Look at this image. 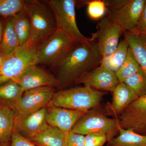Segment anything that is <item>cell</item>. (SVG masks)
<instances>
[{
	"label": "cell",
	"mask_w": 146,
	"mask_h": 146,
	"mask_svg": "<svg viewBox=\"0 0 146 146\" xmlns=\"http://www.w3.org/2000/svg\"><path fill=\"white\" fill-rule=\"evenodd\" d=\"M103 56L95 41L79 43L67 57L55 68L60 87L75 82L84 74L100 65Z\"/></svg>",
	"instance_id": "obj_1"
},
{
	"label": "cell",
	"mask_w": 146,
	"mask_h": 146,
	"mask_svg": "<svg viewBox=\"0 0 146 146\" xmlns=\"http://www.w3.org/2000/svg\"><path fill=\"white\" fill-rule=\"evenodd\" d=\"M78 42L59 30L48 36L37 46V65L56 68L63 62Z\"/></svg>",
	"instance_id": "obj_2"
},
{
	"label": "cell",
	"mask_w": 146,
	"mask_h": 146,
	"mask_svg": "<svg viewBox=\"0 0 146 146\" xmlns=\"http://www.w3.org/2000/svg\"><path fill=\"white\" fill-rule=\"evenodd\" d=\"M25 8L31 27L29 42L37 46L57 30L54 15L48 5L37 0L25 1Z\"/></svg>",
	"instance_id": "obj_3"
},
{
	"label": "cell",
	"mask_w": 146,
	"mask_h": 146,
	"mask_svg": "<svg viewBox=\"0 0 146 146\" xmlns=\"http://www.w3.org/2000/svg\"><path fill=\"white\" fill-rule=\"evenodd\" d=\"M38 45L28 42L13 53L3 56L0 64V85L13 81L38 62Z\"/></svg>",
	"instance_id": "obj_4"
},
{
	"label": "cell",
	"mask_w": 146,
	"mask_h": 146,
	"mask_svg": "<svg viewBox=\"0 0 146 146\" xmlns=\"http://www.w3.org/2000/svg\"><path fill=\"white\" fill-rule=\"evenodd\" d=\"M104 95L87 86H77L55 92L50 103L66 109L88 111L98 105Z\"/></svg>",
	"instance_id": "obj_5"
},
{
	"label": "cell",
	"mask_w": 146,
	"mask_h": 146,
	"mask_svg": "<svg viewBox=\"0 0 146 146\" xmlns=\"http://www.w3.org/2000/svg\"><path fill=\"white\" fill-rule=\"evenodd\" d=\"M48 5L52 11L57 29L65 33L78 43L93 42L80 32L77 25L76 18V0H50Z\"/></svg>",
	"instance_id": "obj_6"
},
{
	"label": "cell",
	"mask_w": 146,
	"mask_h": 146,
	"mask_svg": "<svg viewBox=\"0 0 146 146\" xmlns=\"http://www.w3.org/2000/svg\"><path fill=\"white\" fill-rule=\"evenodd\" d=\"M119 127L117 118H110L94 108L78 119L71 131L83 136L95 132L104 133L107 136L108 142L118 135Z\"/></svg>",
	"instance_id": "obj_7"
},
{
	"label": "cell",
	"mask_w": 146,
	"mask_h": 146,
	"mask_svg": "<svg viewBox=\"0 0 146 146\" xmlns=\"http://www.w3.org/2000/svg\"><path fill=\"white\" fill-rule=\"evenodd\" d=\"M124 31L120 25L106 16L98 23L96 31L91 33V38L93 41H97L100 52L104 57L117 49Z\"/></svg>",
	"instance_id": "obj_8"
},
{
	"label": "cell",
	"mask_w": 146,
	"mask_h": 146,
	"mask_svg": "<svg viewBox=\"0 0 146 146\" xmlns=\"http://www.w3.org/2000/svg\"><path fill=\"white\" fill-rule=\"evenodd\" d=\"M117 119L120 127L146 136V95L132 102Z\"/></svg>",
	"instance_id": "obj_9"
},
{
	"label": "cell",
	"mask_w": 146,
	"mask_h": 146,
	"mask_svg": "<svg viewBox=\"0 0 146 146\" xmlns=\"http://www.w3.org/2000/svg\"><path fill=\"white\" fill-rule=\"evenodd\" d=\"M146 0H128L118 9L107 8V16L120 25L124 31L134 32L144 10Z\"/></svg>",
	"instance_id": "obj_10"
},
{
	"label": "cell",
	"mask_w": 146,
	"mask_h": 146,
	"mask_svg": "<svg viewBox=\"0 0 146 146\" xmlns=\"http://www.w3.org/2000/svg\"><path fill=\"white\" fill-rule=\"evenodd\" d=\"M14 110L13 131L25 138H32L49 126L46 119L47 107L29 114L22 113L15 108Z\"/></svg>",
	"instance_id": "obj_11"
},
{
	"label": "cell",
	"mask_w": 146,
	"mask_h": 146,
	"mask_svg": "<svg viewBox=\"0 0 146 146\" xmlns=\"http://www.w3.org/2000/svg\"><path fill=\"white\" fill-rule=\"evenodd\" d=\"M55 93L54 88L44 86L29 89L14 106V108L25 114H29L46 107Z\"/></svg>",
	"instance_id": "obj_12"
},
{
	"label": "cell",
	"mask_w": 146,
	"mask_h": 146,
	"mask_svg": "<svg viewBox=\"0 0 146 146\" xmlns=\"http://www.w3.org/2000/svg\"><path fill=\"white\" fill-rule=\"evenodd\" d=\"M37 65L31 66L13 81L19 84L24 92L44 86L60 87V83L56 77Z\"/></svg>",
	"instance_id": "obj_13"
},
{
	"label": "cell",
	"mask_w": 146,
	"mask_h": 146,
	"mask_svg": "<svg viewBox=\"0 0 146 146\" xmlns=\"http://www.w3.org/2000/svg\"><path fill=\"white\" fill-rule=\"evenodd\" d=\"M116 74L108 68L100 66L84 74L74 82L96 90L113 92L119 83Z\"/></svg>",
	"instance_id": "obj_14"
},
{
	"label": "cell",
	"mask_w": 146,
	"mask_h": 146,
	"mask_svg": "<svg viewBox=\"0 0 146 146\" xmlns=\"http://www.w3.org/2000/svg\"><path fill=\"white\" fill-rule=\"evenodd\" d=\"M87 111L66 109L50 103L47 106L46 119L49 125L58 128L68 136L77 121Z\"/></svg>",
	"instance_id": "obj_15"
},
{
	"label": "cell",
	"mask_w": 146,
	"mask_h": 146,
	"mask_svg": "<svg viewBox=\"0 0 146 146\" xmlns=\"http://www.w3.org/2000/svg\"><path fill=\"white\" fill-rule=\"evenodd\" d=\"M68 136L58 128L49 125L29 140L36 146H65Z\"/></svg>",
	"instance_id": "obj_16"
},
{
	"label": "cell",
	"mask_w": 146,
	"mask_h": 146,
	"mask_svg": "<svg viewBox=\"0 0 146 146\" xmlns=\"http://www.w3.org/2000/svg\"><path fill=\"white\" fill-rule=\"evenodd\" d=\"M125 36L129 48L146 77V35L136 32H127Z\"/></svg>",
	"instance_id": "obj_17"
},
{
	"label": "cell",
	"mask_w": 146,
	"mask_h": 146,
	"mask_svg": "<svg viewBox=\"0 0 146 146\" xmlns=\"http://www.w3.org/2000/svg\"><path fill=\"white\" fill-rule=\"evenodd\" d=\"M111 107L116 114H119L132 102L139 97L124 82H119L113 90Z\"/></svg>",
	"instance_id": "obj_18"
},
{
	"label": "cell",
	"mask_w": 146,
	"mask_h": 146,
	"mask_svg": "<svg viewBox=\"0 0 146 146\" xmlns=\"http://www.w3.org/2000/svg\"><path fill=\"white\" fill-rule=\"evenodd\" d=\"M14 106L0 105V145L9 142L13 131Z\"/></svg>",
	"instance_id": "obj_19"
},
{
	"label": "cell",
	"mask_w": 146,
	"mask_h": 146,
	"mask_svg": "<svg viewBox=\"0 0 146 146\" xmlns=\"http://www.w3.org/2000/svg\"><path fill=\"white\" fill-rule=\"evenodd\" d=\"M107 146H146V136L120 126L117 136L108 141Z\"/></svg>",
	"instance_id": "obj_20"
},
{
	"label": "cell",
	"mask_w": 146,
	"mask_h": 146,
	"mask_svg": "<svg viewBox=\"0 0 146 146\" xmlns=\"http://www.w3.org/2000/svg\"><path fill=\"white\" fill-rule=\"evenodd\" d=\"M129 48L127 41L125 38L119 43L114 52L109 55L103 57L101 66L116 73L124 62L127 56Z\"/></svg>",
	"instance_id": "obj_21"
},
{
	"label": "cell",
	"mask_w": 146,
	"mask_h": 146,
	"mask_svg": "<svg viewBox=\"0 0 146 146\" xmlns=\"http://www.w3.org/2000/svg\"><path fill=\"white\" fill-rule=\"evenodd\" d=\"M19 46V40L14 30L11 18L4 26L0 47V54L3 56H7L14 52Z\"/></svg>",
	"instance_id": "obj_22"
},
{
	"label": "cell",
	"mask_w": 146,
	"mask_h": 146,
	"mask_svg": "<svg viewBox=\"0 0 146 146\" xmlns=\"http://www.w3.org/2000/svg\"><path fill=\"white\" fill-rule=\"evenodd\" d=\"M12 18L20 46H23L29 42L31 31L30 21L25 8Z\"/></svg>",
	"instance_id": "obj_23"
},
{
	"label": "cell",
	"mask_w": 146,
	"mask_h": 146,
	"mask_svg": "<svg viewBox=\"0 0 146 146\" xmlns=\"http://www.w3.org/2000/svg\"><path fill=\"white\" fill-rule=\"evenodd\" d=\"M24 91L16 82L9 81L0 85V100L14 106L23 94Z\"/></svg>",
	"instance_id": "obj_24"
},
{
	"label": "cell",
	"mask_w": 146,
	"mask_h": 146,
	"mask_svg": "<svg viewBox=\"0 0 146 146\" xmlns=\"http://www.w3.org/2000/svg\"><path fill=\"white\" fill-rule=\"evenodd\" d=\"M141 70L140 65L134 57L132 51L129 48L127 56L124 62L116 73L120 82H123L126 79Z\"/></svg>",
	"instance_id": "obj_25"
},
{
	"label": "cell",
	"mask_w": 146,
	"mask_h": 146,
	"mask_svg": "<svg viewBox=\"0 0 146 146\" xmlns=\"http://www.w3.org/2000/svg\"><path fill=\"white\" fill-rule=\"evenodd\" d=\"M123 82L130 87L138 97L146 95V77L141 70L126 79Z\"/></svg>",
	"instance_id": "obj_26"
},
{
	"label": "cell",
	"mask_w": 146,
	"mask_h": 146,
	"mask_svg": "<svg viewBox=\"0 0 146 146\" xmlns=\"http://www.w3.org/2000/svg\"><path fill=\"white\" fill-rule=\"evenodd\" d=\"M25 8L23 0H0V16L14 17Z\"/></svg>",
	"instance_id": "obj_27"
},
{
	"label": "cell",
	"mask_w": 146,
	"mask_h": 146,
	"mask_svg": "<svg viewBox=\"0 0 146 146\" xmlns=\"http://www.w3.org/2000/svg\"><path fill=\"white\" fill-rule=\"evenodd\" d=\"M106 11L107 8L103 0H90L87 5L88 16L93 20H98L103 18Z\"/></svg>",
	"instance_id": "obj_28"
},
{
	"label": "cell",
	"mask_w": 146,
	"mask_h": 146,
	"mask_svg": "<svg viewBox=\"0 0 146 146\" xmlns=\"http://www.w3.org/2000/svg\"><path fill=\"white\" fill-rule=\"evenodd\" d=\"M106 142L107 137L104 133L95 132L84 136L85 146H103Z\"/></svg>",
	"instance_id": "obj_29"
},
{
	"label": "cell",
	"mask_w": 146,
	"mask_h": 146,
	"mask_svg": "<svg viewBox=\"0 0 146 146\" xmlns=\"http://www.w3.org/2000/svg\"><path fill=\"white\" fill-rule=\"evenodd\" d=\"M11 141L9 146H36L28 139L14 131L12 132Z\"/></svg>",
	"instance_id": "obj_30"
},
{
	"label": "cell",
	"mask_w": 146,
	"mask_h": 146,
	"mask_svg": "<svg viewBox=\"0 0 146 146\" xmlns=\"http://www.w3.org/2000/svg\"><path fill=\"white\" fill-rule=\"evenodd\" d=\"M65 146H85L84 136L71 131L68 134Z\"/></svg>",
	"instance_id": "obj_31"
},
{
	"label": "cell",
	"mask_w": 146,
	"mask_h": 146,
	"mask_svg": "<svg viewBox=\"0 0 146 146\" xmlns=\"http://www.w3.org/2000/svg\"><path fill=\"white\" fill-rule=\"evenodd\" d=\"M134 32L146 35V1L144 10Z\"/></svg>",
	"instance_id": "obj_32"
},
{
	"label": "cell",
	"mask_w": 146,
	"mask_h": 146,
	"mask_svg": "<svg viewBox=\"0 0 146 146\" xmlns=\"http://www.w3.org/2000/svg\"><path fill=\"white\" fill-rule=\"evenodd\" d=\"M106 8L118 9L127 2L128 0H103Z\"/></svg>",
	"instance_id": "obj_33"
},
{
	"label": "cell",
	"mask_w": 146,
	"mask_h": 146,
	"mask_svg": "<svg viewBox=\"0 0 146 146\" xmlns=\"http://www.w3.org/2000/svg\"><path fill=\"white\" fill-rule=\"evenodd\" d=\"M90 1V0H76V7L80 8L84 6L87 5Z\"/></svg>",
	"instance_id": "obj_34"
},
{
	"label": "cell",
	"mask_w": 146,
	"mask_h": 146,
	"mask_svg": "<svg viewBox=\"0 0 146 146\" xmlns=\"http://www.w3.org/2000/svg\"><path fill=\"white\" fill-rule=\"evenodd\" d=\"M4 26L2 22L0 21V47H1V42L2 38L3 31Z\"/></svg>",
	"instance_id": "obj_35"
},
{
	"label": "cell",
	"mask_w": 146,
	"mask_h": 146,
	"mask_svg": "<svg viewBox=\"0 0 146 146\" xmlns=\"http://www.w3.org/2000/svg\"><path fill=\"white\" fill-rule=\"evenodd\" d=\"M0 105H9L0 100ZM10 106V105H9Z\"/></svg>",
	"instance_id": "obj_36"
},
{
	"label": "cell",
	"mask_w": 146,
	"mask_h": 146,
	"mask_svg": "<svg viewBox=\"0 0 146 146\" xmlns=\"http://www.w3.org/2000/svg\"><path fill=\"white\" fill-rule=\"evenodd\" d=\"M0 146H9V142L2 144Z\"/></svg>",
	"instance_id": "obj_37"
},
{
	"label": "cell",
	"mask_w": 146,
	"mask_h": 146,
	"mask_svg": "<svg viewBox=\"0 0 146 146\" xmlns=\"http://www.w3.org/2000/svg\"><path fill=\"white\" fill-rule=\"evenodd\" d=\"M3 57V56H1L0 54V64H1L2 60Z\"/></svg>",
	"instance_id": "obj_38"
}]
</instances>
